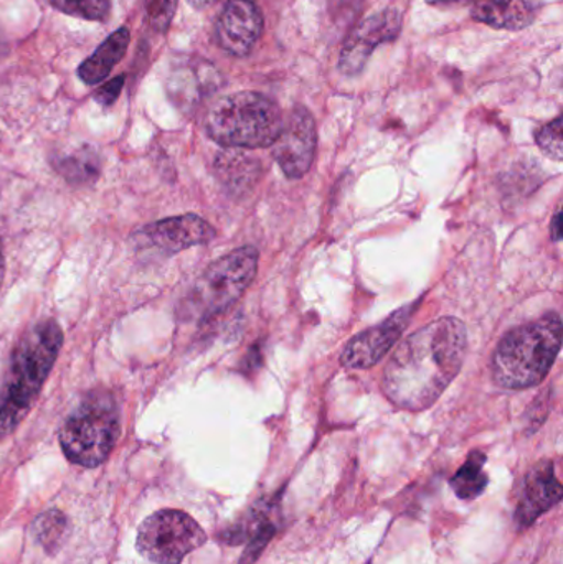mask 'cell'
<instances>
[{"label":"cell","instance_id":"6da1fadb","mask_svg":"<svg viewBox=\"0 0 563 564\" xmlns=\"http://www.w3.org/2000/svg\"><path fill=\"white\" fill-rule=\"evenodd\" d=\"M468 330L455 317L430 322L393 351L383 371V393L396 406L423 411L432 406L462 370Z\"/></svg>","mask_w":563,"mask_h":564},{"label":"cell","instance_id":"7a4b0ae2","mask_svg":"<svg viewBox=\"0 0 563 564\" xmlns=\"http://www.w3.org/2000/svg\"><path fill=\"white\" fill-rule=\"evenodd\" d=\"M63 345L58 322H39L15 345L0 390V441L13 433L39 400Z\"/></svg>","mask_w":563,"mask_h":564},{"label":"cell","instance_id":"3957f363","mask_svg":"<svg viewBox=\"0 0 563 564\" xmlns=\"http://www.w3.org/2000/svg\"><path fill=\"white\" fill-rule=\"evenodd\" d=\"M562 318L557 312L519 325L502 337L492 357V378L506 390L538 387L561 351Z\"/></svg>","mask_w":563,"mask_h":564},{"label":"cell","instance_id":"277c9868","mask_svg":"<svg viewBox=\"0 0 563 564\" xmlns=\"http://www.w3.org/2000/svg\"><path fill=\"white\" fill-rule=\"evenodd\" d=\"M280 106L255 91H240L218 99L205 119L210 139L225 148H270L283 129Z\"/></svg>","mask_w":563,"mask_h":564},{"label":"cell","instance_id":"5b68a950","mask_svg":"<svg viewBox=\"0 0 563 564\" xmlns=\"http://www.w3.org/2000/svg\"><path fill=\"white\" fill-rule=\"evenodd\" d=\"M121 433L119 408L112 393L96 390L66 417L59 431V446L69 463L98 467L108 459Z\"/></svg>","mask_w":563,"mask_h":564},{"label":"cell","instance_id":"8992f818","mask_svg":"<svg viewBox=\"0 0 563 564\" xmlns=\"http://www.w3.org/2000/svg\"><path fill=\"white\" fill-rule=\"evenodd\" d=\"M258 260V251L245 247L212 263L182 301V317L207 322L230 308L257 278Z\"/></svg>","mask_w":563,"mask_h":564},{"label":"cell","instance_id":"52a82bcc","mask_svg":"<svg viewBox=\"0 0 563 564\" xmlns=\"http://www.w3.org/2000/svg\"><path fill=\"white\" fill-rule=\"evenodd\" d=\"M207 542L204 529L181 510H161L138 530V552L154 564H181Z\"/></svg>","mask_w":563,"mask_h":564},{"label":"cell","instance_id":"ba28073f","mask_svg":"<svg viewBox=\"0 0 563 564\" xmlns=\"http://www.w3.org/2000/svg\"><path fill=\"white\" fill-rule=\"evenodd\" d=\"M273 158L290 178H301L310 172L317 148L316 122L304 106H296L283 122L273 142Z\"/></svg>","mask_w":563,"mask_h":564},{"label":"cell","instance_id":"9c48e42d","mask_svg":"<svg viewBox=\"0 0 563 564\" xmlns=\"http://www.w3.org/2000/svg\"><path fill=\"white\" fill-rule=\"evenodd\" d=\"M402 30V13L386 9L362 20L344 43L339 56V69L346 76H357L366 68L377 46L393 42Z\"/></svg>","mask_w":563,"mask_h":564},{"label":"cell","instance_id":"30bf717a","mask_svg":"<svg viewBox=\"0 0 563 564\" xmlns=\"http://www.w3.org/2000/svg\"><path fill=\"white\" fill-rule=\"evenodd\" d=\"M217 237V231L198 215H181L165 218L142 228L139 243L158 251L162 257H172L188 248L208 243Z\"/></svg>","mask_w":563,"mask_h":564},{"label":"cell","instance_id":"8fae6325","mask_svg":"<svg viewBox=\"0 0 563 564\" xmlns=\"http://www.w3.org/2000/svg\"><path fill=\"white\" fill-rule=\"evenodd\" d=\"M413 307L415 305L402 307L382 324L367 328L366 332L354 337L340 357L344 367L353 368V370H366V368L379 364L405 330L413 311H415Z\"/></svg>","mask_w":563,"mask_h":564},{"label":"cell","instance_id":"7c38bea8","mask_svg":"<svg viewBox=\"0 0 563 564\" xmlns=\"http://www.w3.org/2000/svg\"><path fill=\"white\" fill-rule=\"evenodd\" d=\"M218 45L234 56H247L263 33V13L253 0H230L217 20Z\"/></svg>","mask_w":563,"mask_h":564},{"label":"cell","instance_id":"4fadbf2b","mask_svg":"<svg viewBox=\"0 0 563 564\" xmlns=\"http://www.w3.org/2000/svg\"><path fill=\"white\" fill-rule=\"evenodd\" d=\"M563 490L555 477L554 463L538 464L524 480V492L516 510V520L521 529H529L539 517L561 503Z\"/></svg>","mask_w":563,"mask_h":564},{"label":"cell","instance_id":"5bb4252c","mask_svg":"<svg viewBox=\"0 0 563 564\" xmlns=\"http://www.w3.org/2000/svg\"><path fill=\"white\" fill-rule=\"evenodd\" d=\"M538 13V0H473L472 6L476 22L499 30L526 29Z\"/></svg>","mask_w":563,"mask_h":564},{"label":"cell","instance_id":"9a60e30c","mask_svg":"<svg viewBox=\"0 0 563 564\" xmlns=\"http://www.w3.org/2000/svg\"><path fill=\"white\" fill-rule=\"evenodd\" d=\"M129 30L119 29L98 46L95 53L79 66L78 75L86 85H98L108 78L129 45Z\"/></svg>","mask_w":563,"mask_h":564},{"label":"cell","instance_id":"2e32d148","mask_svg":"<svg viewBox=\"0 0 563 564\" xmlns=\"http://www.w3.org/2000/svg\"><path fill=\"white\" fill-rule=\"evenodd\" d=\"M52 165L56 174L76 187L95 184L101 174V159L88 148L72 149L63 154H56Z\"/></svg>","mask_w":563,"mask_h":564},{"label":"cell","instance_id":"e0dca14e","mask_svg":"<svg viewBox=\"0 0 563 564\" xmlns=\"http://www.w3.org/2000/svg\"><path fill=\"white\" fill-rule=\"evenodd\" d=\"M486 454L473 451L458 473L450 480L453 492L462 500H475L485 492L488 476L485 473Z\"/></svg>","mask_w":563,"mask_h":564},{"label":"cell","instance_id":"ac0fdd59","mask_svg":"<svg viewBox=\"0 0 563 564\" xmlns=\"http://www.w3.org/2000/svg\"><path fill=\"white\" fill-rule=\"evenodd\" d=\"M68 527L66 516L59 510H48L33 523V533L45 552L56 553L68 539Z\"/></svg>","mask_w":563,"mask_h":564},{"label":"cell","instance_id":"d6986e66","mask_svg":"<svg viewBox=\"0 0 563 564\" xmlns=\"http://www.w3.org/2000/svg\"><path fill=\"white\" fill-rule=\"evenodd\" d=\"M50 3L63 13L96 22L105 20L111 9L109 0H50Z\"/></svg>","mask_w":563,"mask_h":564},{"label":"cell","instance_id":"ffe728a7","mask_svg":"<svg viewBox=\"0 0 563 564\" xmlns=\"http://www.w3.org/2000/svg\"><path fill=\"white\" fill-rule=\"evenodd\" d=\"M562 118H555L549 124L542 126L535 132V142L542 149L545 155L554 159V161L562 162L563 159V135H562Z\"/></svg>","mask_w":563,"mask_h":564},{"label":"cell","instance_id":"44dd1931","mask_svg":"<svg viewBox=\"0 0 563 564\" xmlns=\"http://www.w3.org/2000/svg\"><path fill=\"white\" fill-rule=\"evenodd\" d=\"M122 85H124V76H118V78L111 79L106 83L105 86L98 89L95 95L96 101L102 106L112 105L118 99L119 93H121Z\"/></svg>","mask_w":563,"mask_h":564},{"label":"cell","instance_id":"7402d4cb","mask_svg":"<svg viewBox=\"0 0 563 564\" xmlns=\"http://www.w3.org/2000/svg\"><path fill=\"white\" fill-rule=\"evenodd\" d=\"M174 9L175 0H158V3L154 6L155 19H158L159 22L164 23V25H167Z\"/></svg>","mask_w":563,"mask_h":564},{"label":"cell","instance_id":"603a6c76","mask_svg":"<svg viewBox=\"0 0 563 564\" xmlns=\"http://www.w3.org/2000/svg\"><path fill=\"white\" fill-rule=\"evenodd\" d=\"M562 212L559 210L557 214H555V217L552 218V225H551V235L552 240L554 241H561L562 238Z\"/></svg>","mask_w":563,"mask_h":564},{"label":"cell","instance_id":"cb8c5ba5","mask_svg":"<svg viewBox=\"0 0 563 564\" xmlns=\"http://www.w3.org/2000/svg\"><path fill=\"white\" fill-rule=\"evenodd\" d=\"M188 2H191V6L194 7V9L204 10L214 6L217 0H188Z\"/></svg>","mask_w":563,"mask_h":564},{"label":"cell","instance_id":"d4e9b609","mask_svg":"<svg viewBox=\"0 0 563 564\" xmlns=\"http://www.w3.org/2000/svg\"><path fill=\"white\" fill-rule=\"evenodd\" d=\"M459 2V0H429L432 6H448V3Z\"/></svg>","mask_w":563,"mask_h":564},{"label":"cell","instance_id":"484cf974","mask_svg":"<svg viewBox=\"0 0 563 564\" xmlns=\"http://www.w3.org/2000/svg\"><path fill=\"white\" fill-rule=\"evenodd\" d=\"M3 280V257H2V250H0V285H2Z\"/></svg>","mask_w":563,"mask_h":564}]
</instances>
